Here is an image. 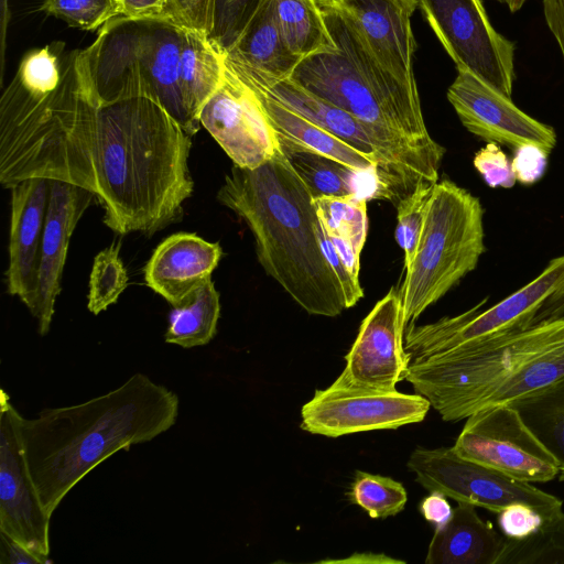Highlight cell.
<instances>
[{"label": "cell", "mask_w": 564, "mask_h": 564, "mask_svg": "<svg viewBox=\"0 0 564 564\" xmlns=\"http://www.w3.org/2000/svg\"><path fill=\"white\" fill-rule=\"evenodd\" d=\"M408 468L415 481L429 492L437 491L457 502H467L500 512L505 507L525 503L544 519L563 510V501L531 482L513 479L500 471L468 460L453 447H416L410 455Z\"/></svg>", "instance_id": "8"}, {"label": "cell", "mask_w": 564, "mask_h": 564, "mask_svg": "<svg viewBox=\"0 0 564 564\" xmlns=\"http://www.w3.org/2000/svg\"><path fill=\"white\" fill-rule=\"evenodd\" d=\"M431 403L421 394L377 391L332 383L301 409V429L328 437L395 430L422 422Z\"/></svg>", "instance_id": "11"}, {"label": "cell", "mask_w": 564, "mask_h": 564, "mask_svg": "<svg viewBox=\"0 0 564 564\" xmlns=\"http://www.w3.org/2000/svg\"><path fill=\"white\" fill-rule=\"evenodd\" d=\"M279 148L313 198L349 195L367 198L360 188V182L364 176L376 175V172L355 170L339 160L316 151L285 145H279Z\"/></svg>", "instance_id": "27"}, {"label": "cell", "mask_w": 564, "mask_h": 564, "mask_svg": "<svg viewBox=\"0 0 564 564\" xmlns=\"http://www.w3.org/2000/svg\"><path fill=\"white\" fill-rule=\"evenodd\" d=\"M249 87L263 91L292 111L333 133L378 165L376 148L370 137L362 126L343 109L316 96L290 78L265 87Z\"/></svg>", "instance_id": "24"}, {"label": "cell", "mask_w": 564, "mask_h": 564, "mask_svg": "<svg viewBox=\"0 0 564 564\" xmlns=\"http://www.w3.org/2000/svg\"><path fill=\"white\" fill-rule=\"evenodd\" d=\"M486 250L478 197L449 180L437 181L423 229L398 291L404 327L474 271Z\"/></svg>", "instance_id": "5"}, {"label": "cell", "mask_w": 564, "mask_h": 564, "mask_svg": "<svg viewBox=\"0 0 564 564\" xmlns=\"http://www.w3.org/2000/svg\"><path fill=\"white\" fill-rule=\"evenodd\" d=\"M564 341V316L528 330L474 341L410 362L405 380L446 422L467 419L521 364Z\"/></svg>", "instance_id": "6"}, {"label": "cell", "mask_w": 564, "mask_h": 564, "mask_svg": "<svg viewBox=\"0 0 564 564\" xmlns=\"http://www.w3.org/2000/svg\"><path fill=\"white\" fill-rule=\"evenodd\" d=\"M9 263L6 271L8 292L31 310L34 304L42 236L50 181L28 178L11 188Z\"/></svg>", "instance_id": "17"}, {"label": "cell", "mask_w": 564, "mask_h": 564, "mask_svg": "<svg viewBox=\"0 0 564 564\" xmlns=\"http://www.w3.org/2000/svg\"><path fill=\"white\" fill-rule=\"evenodd\" d=\"M40 11L73 28L96 31L120 15V0H43Z\"/></svg>", "instance_id": "36"}, {"label": "cell", "mask_w": 564, "mask_h": 564, "mask_svg": "<svg viewBox=\"0 0 564 564\" xmlns=\"http://www.w3.org/2000/svg\"><path fill=\"white\" fill-rule=\"evenodd\" d=\"M473 164L491 188H511L517 182L511 161L497 143L487 142L476 152Z\"/></svg>", "instance_id": "38"}, {"label": "cell", "mask_w": 564, "mask_h": 564, "mask_svg": "<svg viewBox=\"0 0 564 564\" xmlns=\"http://www.w3.org/2000/svg\"><path fill=\"white\" fill-rule=\"evenodd\" d=\"M447 99L462 124L474 135L516 149L534 143L549 153L556 145L555 130L518 108L511 97L467 70H457Z\"/></svg>", "instance_id": "15"}, {"label": "cell", "mask_w": 564, "mask_h": 564, "mask_svg": "<svg viewBox=\"0 0 564 564\" xmlns=\"http://www.w3.org/2000/svg\"><path fill=\"white\" fill-rule=\"evenodd\" d=\"M434 184L421 182L409 195L398 202L394 236L404 253V268L413 260Z\"/></svg>", "instance_id": "37"}, {"label": "cell", "mask_w": 564, "mask_h": 564, "mask_svg": "<svg viewBox=\"0 0 564 564\" xmlns=\"http://www.w3.org/2000/svg\"><path fill=\"white\" fill-rule=\"evenodd\" d=\"M359 29L381 64L402 84L419 93L413 72L416 42L411 17L416 0H333Z\"/></svg>", "instance_id": "18"}, {"label": "cell", "mask_w": 564, "mask_h": 564, "mask_svg": "<svg viewBox=\"0 0 564 564\" xmlns=\"http://www.w3.org/2000/svg\"><path fill=\"white\" fill-rule=\"evenodd\" d=\"M487 300L468 311L405 328L404 348L411 361L457 346L518 334L564 316V254L552 259L532 281L491 307Z\"/></svg>", "instance_id": "7"}, {"label": "cell", "mask_w": 564, "mask_h": 564, "mask_svg": "<svg viewBox=\"0 0 564 564\" xmlns=\"http://www.w3.org/2000/svg\"><path fill=\"white\" fill-rule=\"evenodd\" d=\"M544 518L532 507L516 502L498 512V524L506 538L524 539L540 529Z\"/></svg>", "instance_id": "39"}, {"label": "cell", "mask_w": 564, "mask_h": 564, "mask_svg": "<svg viewBox=\"0 0 564 564\" xmlns=\"http://www.w3.org/2000/svg\"><path fill=\"white\" fill-rule=\"evenodd\" d=\"M208 7L209 0H171L170 20L181 28L205 33Z\"/></svg>", "instance_id": "41"}, {"label": "cell", "mask_w": 564, "mask_h": 564, "mask_svg": "<svg viewBox=\"0 0 564 564\" xmlns=\"http://www.w3.org/2000/svg\"><path fill=\"white\" fill-rule=\"evenodd\" d=\"M199 122L239 167L256 169L279 150L257 95L227 67L223 84L202 108Z\"/></svg>", "instance_id": "14"}, {"label": "cell", "mask_w": 564, "mask_h": 564, "mask_svg": "<svg viewBox=\"0 0 564 564\" xmlns=\"http://www.w3.org/2000/svg\"><path fill=\"white\" fill-rule=\"evenodd\" d=\"M543 14L564 61V0H543Z\"/></svg>", "instance_id": "45"}, {"label": "cell", "mask_w": 564, "mask_h": 564, "mask_svg": "<svg viewBox=\"0 0 564 564\" xmlns=\"http://www.w3.org/2000/svg\"><path fill=\"white\" fill-rule=\"evenodd\" d=\"M263 0H209L206 36L225 55Z\"/></svg>", "instance_id": "35"}, {"label": "cell", "mask_w": 564, "mask_h": 564, "mask_svg": "<svg viewBox=\"0 0 564 564\" xmlns=\"http://www.w3.org/2000/svg\"><path fill=\"white\" fill-rule=\"evenodd\" d=\"M189 135L148 96L99 104L83 50L67 53L61 84L0 113V183H70L95 194L119 235L176 221L194 191Z\"/></svg>", "instance_id": "1"}, {"label": "cell", "mask_w": 564, "mask_h": 564, "mask_svg": "<svg viewBox=\"0 0 564 564\" xmlns=\"http://www.w3.org/2000/svg\"><path fill=\"white\" fill-rule=\"evenodd\" d=\"M221 256L218 242L207 241L196 234H174L153 251L144 268V281L175 306L212 279Z\"/></svg>", "instance_id": "20"}, {"label": "cell", "mask_w": 564, "mask_h": 564, "mask_svg": "<svg viewBox=\"0 0 564 564\" xmlns=\"http://www.w3.org/2000/svg\"><path fill=\"white\" fill-rule=\"evenodd\" d=\"M420 512L435 529L445 525L453 516L447 497L441 492L432 491L420 505Z\"/></svg>", "instance_id": "44"}, {"label": "cell", "mask_w": 564, "mask_h": 564, "mask_svg": "<svg viewBox=\"0 0 564 564\" xmlns=\"http://www.w3.org/2000/svg\"><path fill=\"white\" fill-rule=\"evenodd\" d=\"M217 199L246 223L264 272L306 313L335 317L346 310L321 247L313 196L280 148L256 169L232 165Z\"/></svg>", "instance_id": "3"}, {"label": "cell", "mask_w": 564, "mask_h": 564, "mask_svg": "<svg viewBox=\"0 0 564 564\" xmlns=\"http://www.w3.org/2000/svg\"><path fill=\"white\" fill-rule=\"evenodd\" d=\"M509 404L554 457L564 480V377Z\"/></svg>", "instance_id": "28"}, {"label": "cell", "mask_w": 564, "mask_h": 564, "mask_svg": "<svg viewBox=\"0 0 564 564\" xmlns=\"http://www.w3.org/2000/svg\"><path fill=\"white\" fill-rule=\"evenodd\" d=\"M466 420L453 446L460 457L527 482L558 476L554 457L509 403L479 409Z\"/></svg>", "instance_id": "10"}, {"label": "cell", "mask_w": 564, "mask_h": 564, "mask_svg": "<svg viewBox=\"0 0 564 564\" xmlns=\"http://www.w3.org/2000/svg\"><path fill=\"white\" fill-rule=\"evenodd\" d=\"M225 69L224 55L205 33L182 29L180 87L189 115L198 123L203 106L224 82Z\"/></svg>", "instance_id": "25"}, {"label": "cell", "mask_w": 564, "mask_h": 564, "mask_svg": "<svg viewBox=\"0 0 564 564\" xmlns=\"http://www.w3.org/2000/svg\"><path fill=\"white\" fill-rule=\"evenodd\" d=\"M318 219L349 273L359 280V259L368 231L367 198L359 195L313 198Z\"/></svg>", "instance_id": "26"}, {"label": "cell", "mask_w": 564, "mask_h": 564, "mask_svg": "<svg viewBox=\"0 0 564 564\" xmlns=\"http://www.w3.org/2000/svg\"><path fill=\"white\" fill-rule=\"evenodd\" d=\"M171 0H120V17L135 21H169Z\"/></svg>", "instance_id": "42"}, {"label": "cell", "mask_w": 564, "mask_h": 564, "mask_svg": "<svg viewBox=\"0 0 564 564\" xmlns=\"http://www.w3.org/2000/svg\"><path fill=\"white\" fill-rule=\"evenodd\" d=\"M51 561L30 551L21 543L0 532L1 564H46Z\"/></svg>", "instance_id": "43"}, {"label": "cell", "mask_w": 564, "mask_h": 564, "mask_svg": "<svg viewBox=\"0 0 564 564\" xmlns=\"http://www.w3.org/2000/svg\"><path fill=\"white\" fill-rule=\"evenodd\" d=\"M506 538L480 519L476 507L458 502L449 521L436 528L426 564H497Z\"/></svg>", "instance_id": "22"}, {"label": "cell", "mask_w": 564, "mask_h": 564, "mask_svg": "<svg viewBox=\"0 0 564 564\" xmlns=\"http://www.w3.org/2000/svg\"><path fill=\"white\" fill-rule=\"evenodd\" d=\"M50 181L48 204L41 243L36 294L31 314L37 319L40 335L48 333L61 293V281L70 237L95 197L80 186Z\"/></svg>", "instance_id": "16"}, {"label": "cell", "mask_w": 564, "mask_h": 564, "mask_svg": "<svg viewBox=\"0 0 564 564\" xmlns=\"http://www.w3.org/2000/svg\"><path fill=\"white\" fill-rule=\"evenodd\" d=\"M302 58L283 37L274 0L261 2L235 45L224 55L225 66L242 83L254 87L290 78Z\"/></svg>", "instance_id": "19"}, {"label": "cell", "mask_w": 564, "mask_h": 564, "mask_svg": "<svg viewBox=\"0 0 564 564\" xmlns=\"http://www.w3.org/2000/svg\"><path fill=\"white\" fill-rule=\"evenodd\" d=\"M564 377V341L531 357L494 387L475 411L506 404Z\"/></svg>", "instance_id": "30"}, {"label": "cell", "mask_w": 564, "mask_h": 564, "mask_svg": "<svg viewBox=\"0 0 564 564\" xmlns=\"http://www.w3.org/2000/svg\"><path fill=\"white\" fill-rule=\"evenodd\" d=\"M22 415L0 392V532L43 557L50 554V521L31 482L21 441Z\"/></svg>", "instance_id": "12"}, {"label": "cell", "mask_w": 564, "mask_h": 564, "mask_svg": "<svg viewBox=\"0 0 564 564\" xmlns=\"http://www.w3.org/2000/svg\"><path fill=\"white\" fill-rule=\"evenodd\" d=\"M513 150L511 165L517 182L523 185L536 183L545 173L550 153L534 143L522 144Z\"/></svg>", "instance_id": "40"}, {"label": "cell", "mask_w": 564, "mask_h": 564, "mask_svg": "<svg viewBox=\"0 0 564 564\" xmlns=\"http://www.w3.org/2000/svg\"><path fill=\"white\" fill-rule=\"evenodd\" d=\"M457 70H467L511 97L514 42L491 25L481 0H416Z\"/></svg>", "instance_id": "9"}, {"label": "cell", "mask_w": 564, "mask_h": 564, "mask_svg": "<svg viewBox=\"0 0 564 564\" xmlns=\"http://www.w3.org/2000/svg\"><path fill=\"white\" fill-rule=\"evenodd\" d=\"M181 26L169 21L116 17L83 50L99 104L148 96L162 105L192 137L200 128L189 115L180 87Z\"/></svg>", "instance_id": "4"}, {"label": "cell", "mask_w": 564, "mask_h": 564, "mask_svg": "<svg viewBox=\"0 0 564 564\" xmlns=\"http://www.w3.org/2000/svg\"><path fill=\"white\" fill-rule=\"evenodd\" d=\"M120 245H110L94 259L87 308L94 315L115 304L128 285V274L119 254Z\"/></svg>", "instance_id": "34"}, {"label": "cell", "mask_w": 564, "mask_h": 564, "mask_svg": "<svg viewBox=\"0 0 564 564\" xmlns=\"http://www.w3.org/2000/svg\"><path fill=\"white\" fill-rule=\"evenodd\" d=\"M336 47L368 84L414 128L430 133L424 122L420 95L402 84L377 58L350 17L333 0H315Z\"/></svg>", "instance_id": "21"}, {"label": "cell", "mask_w": 564, "mask_h": 564, "mask_svg": "<svg viewBox=\"0 0 564 564\" xmlns=\"http://www.w3.org/2000/svg\"><path fill=\"white\" fill-rule=\"evenodd\" d=\"M180 401L171 389L137 372L120 387L83 403L21 417L28 473L37 499L52 517L65 496L115 453L170 430Z\"/></svg>", "instance_id": "2"}, {"label": "cell", "mask_w": 564, "mask_h": 564, "mask_svg": "<svg viewBox=\"0 0 564 564\" xmlns=\"http://www.w3.org/2000/svg\"><path fill=\"white\" fill-rule=\"evenodd\" d=\"M564 563V511L544 519L538 531L524 539L506 538L497 564Z\"/></svg>", "instance_id": "32"}, {"label": "cell", "mask_w": 564, "mask_h": 564, "mask_svg": "<svg viewBox=\"0 0 564 564\" xmlns=\"http://www.w3.org/2000/svg\"><path fill=\"white\" fill-rule=\"evenodd\" d=\"M251 89L259 99L279 145L316 151L339 160L355 170L376 172L377 164L372 160L341 139L292 111L263 91Z\"/></svg>", "instance_id": "23"}, {"label": "cell", "mask_w": 564, "mask_h": 564, "mask_svg": "<svg viewBox=\"0 0 564 564\" xmlns=\"http://www.w3.org/2000/svg\"><path fill=\"white\" fill-rule=\"evenodd\" d=\"M276 19L290 50L303 57L336 48L315 0H274Z\"/></svg>", "instance_id": "31"}, {"label": "cell", "mask_w": 564, "mask_h": 564, "mask_svg": "<svg viewBox=\"0 0 564 564\" xmlns=\"http://www.w3.org/2000/svg\"><path fill=\"white\" fill-rule=\"evenodd\" d=\"M219 316L220 296L209 279L173 306L164 339L183 348L204 346L215 337Z\"/></svg>", "instance_id": "29"}, {"label": "cell", "mask_w": 564, "mask_h": 564, "mask_svg": "<svg viewBox=\"0 0 564 564\" xmlns=\"http://www.w3.org/2000/svg\"><path fill=\"white\" fill-rule=\"evenodd\" d=\"M348 497L373 519L395 516L403 510L408 500L401 482L360 470L354 476Z\"/></svg>", "instance_id": "33"}, {"label": "cell", "mask_w": 564, "mask_h": 564, "mask_svg": "<svg viewBox=\"0 0 564 564\" xmlns=\"http://www.w3.org/2000/svg\"><path fill=\"white\" fill-rule=\"evenodd\" d=\"M404 324L398 290L376 303L362 319L345 356L346 366L333 382L340 387L377 391L397 390L405 380L411 358L404 348Z\"/></svg>", "instance_id": "13"}, {"label": "cell", "mask_w": 564, "mask_h": 564, "mask_svg": "<svg viewBox=\"0 0 564 564\" xmlns=\"http://www.w3.org/2000/svg\"><path fill=\"white\" fill-rule=\"evenodd\" d=\"M496 1L501 4H505L510 10V12H517L520 9H522V7L524 6V3L528 0H496Z\"/></svg>", "instance_id": "46"}]
</instances>
